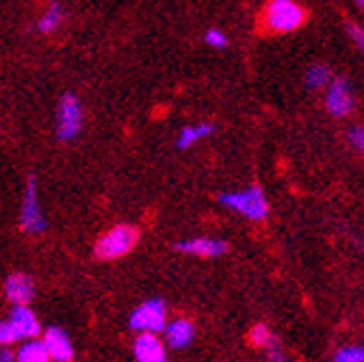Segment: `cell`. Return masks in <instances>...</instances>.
Wrapping results in <instances>:
<instances>
[{
  "label": "cell",
  "instance_id": "obj_16",
  "mask_svg": "<svg viewBox=\"0 0 364 362\" xmlns=\"http://www.w3.org/2000/svg\"><path fill=\"white\" fill-rule=\"evenodd\" d=\"M61 22H63V7L57 3H50V7L46 9V14L39 18V22H37V31L39 33H43V35H48V33H53V31H57L59 26H61Z\"/></svg>",
  "mask_w": 364,
  "mask_h": 362
},
{
  "label": "cell",
  "instance_id": "obj_14",
  "mask_svg": "<svg viewBox=\"0 0 364 362\" xmlns=\"http://www.w3.org/2000/svg\"><path fill=\"white\" fill-rule=\"evenodd\" d=\"M213 132H215V126L208 124V122L196 124V126H185V128L180 130V134H178L176 146H178L180 150H187V148H191L193 144H198L200 139L208 137V134H213Z\"/></svg>",
  "mask_w": 364,
  "mask_h": 362
},
{
  "label": "cell",
  "instance_id": "obj_18",
  "mask_svg": "<svg viewBox=\"0 0 364 362\" xmlns=\"http://www.w3.org/2000/svg\"><path fill=\"white\" fill-rule=\"evenodd\" d=\"M273 343H278V339H276V334H273L264 324H258V326H254L250 330V345H254V347H258V349L264 351Z\"/></svg>",
  "mask_w": 364,
  "mask_h": 362
},
{
  "label": "cell",
  "instance_id": "obj_6",
  "mask_svg": "<svg viewBox=\"0 0 364 362\" xmlns=\"http://www.w3.org/2000/svg\"><path fill=\"white\" fill-rule=\"evenodd\" d=\"M20 223L28 235H39L46 230V219L41 213L39 204V193H37V180L35 176L28 178L26 191H24V202H22V213H20Z\"/></svg>",
  "mask_w": 364,
  "mask_h": 362
},
{
  "label": "cell",
  "instance_id": "obj_24",
  "mask_svg": "<svg viewBox=\"0 0 364 362\" xmlns=\"http://www.w3.org/2000/svg\"><path fill=\"white\" fill-rule=\"evenodd\" d=\"M16 356L11 353V351H7V349H3L0 351V362H9V360H14Z\"/></svg>",
  "mask_w": 364,
  "mask_h": 362
},
{
  "label": "cell",
  "instance_id": "obj_4",
  "mask_svg": "<svg viewBox=\"0 0 364 362\" xmlns=\"http://www.w3.org/2000/svg\"><path fill=\"white\" fill-rule=\"evenodd\" d=\"M128 326L134 332H154L161 334L167 326V308L163 299H148L130 314Z\"/></svg>",
  "mask_w": 364,
  "mask_h": 362
},
{
  "label": "cell",
  "instance_id": "obj_8",
  "mask_svg": "<svg viewBox=\"0 0 364 362\" xmlns=\"http://www.w3.org/2000/svg\"><path fill=\"white\" fill-rule=\"evenodd\" d=\"M178 252L182 254H193V256H202V258H215V256H221L230 250L225 241L221 239H208V237H198V239H191V241H180L173 245Z\"/></svg>",
  "mask_w": 364,
  "mask_h": 362
},
{
  "label": "cell",
  "instance_id": "obj_5",
  "mask_svg": "<svg viewBox=\"0 0 364 362\" xmlns=\"http://www.w3.org/2000/svg\"><path fill=\"white\" fill-rule=\"evenodd\" d=\"M82 126V107L80 100L70 92L63 94L57 107V137L61 142H72Z\"/></svg>",
  "mask_w": 364,
  "mask_h": 362
},
{
  "label": "cell",
  "instance_id": "obj_21",
  "mask_svg": "<svg viewBox=\"0 0 364 362\" xmlns=\"http://www.w3.org/2000/svg\"><path fill=\"white\" fill-rule=\"evenodd\" d=\"M204 39H206L208 46H213V48H225V46H228V37H225V33H221L219 28L206 31Z\"/></svg>",
  "mask_w": 364,
  "mask_h": 362
},
{
  "label": "cell",
  "instance_id": "obj_3",
  "mask_svg": "<svg viewBox=\"0 0 364 362\" xmlns=\"http://www.w3.org/2000/svg\"><path fill=\"white\" fill-rule=\"evenodd\" d=\"M219 202L228 208L237 211L239 215L252 219V221H262L269 213L267 198L260 187H247L243 191H230V193H221Z\"/></svg>",
  "mask_w": 364,
  "mask_h": 362
},
{
  "label": "cell",
  "instance_id": "obj_7",
  "mask_svg": "<svg viewBox=\"0 0 364 362\" xmlns=\"http://www.w3.org/2000/svg\"><path fill=\"white\" fill-rule=\"evenodd\" d=\"M326 107L334 117H345L353 109V92L347 78L336 76L328 85V96H326Z\"/></svg>",
  "mask_w": 364,
  "mask_h": 362
},
{
  "label": "cell",
  "instance_id": "obj_20",
  "mask_svg": "<svg viewBox=\"0 0 364 362\" xmlns=\"http://www.w3.org/2000/svg\"><path fill=\"white\" fill-rule=\"evenodd\" d=\"M16 341H20V334H18V330L14 328V324L7 319V321H3L0 324V345H14Z\"/></svg>",
  "mask_w": 364,
  "mask_h": 362
},
{
  "label": "cell",
  "instance_id": "obj_11",
  "mask_svg": "<svg viewBox=\"0 0 364 362\" xmlns=\"http://www.w3.org/2000/svg\"><path fill=\"white\" fill-rule=\"evenodd\" d=\"M165 341L171 349H185L191 345L196 336V326L187 319H176L169 326H165Z\"/></svg>",
  "mask_w": 364,
  "mask_h": 362
},
{
  "label": "cell",
  "instance_id": "obj_19",
  "mask_svg": "<svg viewBox=\"0 0 364 362\" xmlns=\"http://www.w3.org/2000/svg\"><path fill=\"white\" fill-rule=\"evenodd\" d=\"M336 362H364V347L360 345H345L334 353Z\"/></svg>",
  "mask_w": 364,
  "mask_h": 362
},
{
  "label": "cell",
  "instance_id": "obj_25",
  "mask_svg": "<svg viewBox=\"0 0 364 362\" xmlns=\"http://www.w3.org/2000/svg\"><path fill=\"white\" fill-rule=\"evenodd\" d=\"M353 3H355L358 7H364V0H353Z\"/></svg>",
  "mask_w": 364,
  "mask_h": 362
},
{
  "label": "cell",
  "instance_id": "obj_10",
  "mask_svg": "<svg viewBox=\"0 0 364 362\" xmlns=\"http://www.w3.org/2000/svg\"><path fill=\"white\" fill-rule=\"evenodd\" d=\"M41 341L46 343V349H48L50 360L70 362V360L74 358L72 341H70V336H68L61 328H50V330H46V334H43Z\"/></svg>",
  "mask_w": 364,
  "mask_h": 362
},
{
  "label": "cell",
  "instance_id": "obj_9",
  "mask_svg": "<svg viewBox=\"0 0 364 362\" xmlns=\"http://www.w3.org/2000/svg\"><path fill=\"white\" fill-rule=\"evenodd\" d=\"M134 358L139 362H163L165 356V345L154 332H139L134 341Z\"/></svg>",
  "mask_w": 364,
  "mask_h": 362
},
{
  "label": "cell",
  "instance_id": "obj_22",
  "mask_svg": "<svg viewBox=\"0 0 364 362\" xmlns=\"http://www.w3.org/2000/svg\"><path fill=\"white\" fill-rule=\"evenodd\" d=\"M347 139H349V144H351L358 152H362V154H364V128H362V126H353V128H349Z\"/></svg>",
  "mask_w": 364,
  "mask_h": 362
},
{
  "label": "cell",
  "instance_id": "obj_23",
  "mask_svg": "<svg viewBox=\"0 0 364 362\" xmlns=\"http://www.w3.org/2000/svg\"><path fill=\"white\" fill-rule=\"evenodd\" d=\"M347 33L351 35V39H353V43L360 48V53L364 55V28H360L358 24H347Z\"/></svg>",
  "mask_w": 364,
  "mask_h": 362
},
{
  "label": "cell",
  "instance_id": "obj_2",
  "mask_svg": "<svg viewBox=\"0 0 364 362\" xmlns=\"http://www.w3.org/2000/svg\"><path fill=\"white\" fill-rule=\"evenodd\" d=\"M136 241H139V230H136L134 225L122 223V225H115V228H111L107 235H102L98 239V243L94 247V254L100 260H115V258L126 256L136 245Z\"/></svg>",
  "mask_w": 364,
  "mask_h": 362
},
{
  "label": "cell",
  "instance_id": "obj_13",
  "mask_svg": "<svg viewBox=\"0 0 364 362\" xmlns=\"http://www.w3.org/2000/svg\"><path fill=\"white\" fill-rule=\"evenodd\" d=\"M5 293L14 304H28L35 295L33 280L24 274H14L5 282Z\"/></svg>",
  "mask_w": 364,
  "mask_h": 362
},
{
  "label": "cell",
  "instance_id": "obj_1",
  "mask_svg": "<svg viewBox=\"0 0 364 362\" xmlns=\"http://www.w3.org/2000/svg\"><path fill=\"white\" fill-rule=\"evenodd\" d=\"M306 22V11L295 0H269L260 24L269 33H293Z\"/></svg>",
  "mask_w": 364,
  "mask_h": 362
},
{
  "label": "cell",
  "instance_id": "obj_12",
  "mask_svg": "<svg viewBox=\"0 0 364 362\" xmlns=\"http://www.w3.org/2000/svg\"><path fill=\"white\" fill-rule=\"evenodd\" d=\"M9 321L18 330L20 339H33L39 334V321H37L35 312L26 304H16V308L11 310Z\"/></svg>",
  "mask_w": 364,
  "mask_h": 362
},
{
  "label": "cell",
  "instance_id": "obj_15",
  "mask_svg": "<svg viewBox=\"0 0 364 362\" xmlns=\"http://www.w3.org/2000/svg\"><path fill=\"white\" fill-rule=\"evenodd\" d=\"M16 360H20V362H46V360H50V356H48V349H46V343L39 341L37 336H33L18 349Z\"/></svg>",
  "mask_w": 364,
  "mask_h": 362
},
{
  "label": "cell",
  "instance_id": "obj_17",
  "mask_svg": "<svg viewBox=\"0 0 364 362\" xmlns=\"http://www.w3.org/2000/svg\"><path fill=\"white\" fill-rule=\"evenodd\" d=\"M330 80H332V72L323 63H314L306 72V87L308 89H323L330 85Z\"/></svg>",
  "mask_w": 364,
  "mask_h": 362
}]
</instances>
